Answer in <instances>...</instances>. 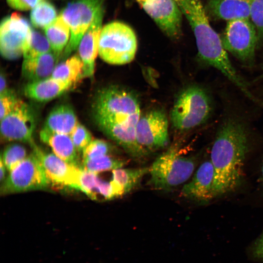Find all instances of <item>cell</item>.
I'll use <instances>...</instances> for the list:
<instances>
[{
    "instance_id": "1",
    "label": "cell",
    "mask_w": 263,
    "mask_h": 263,
    "mask_svg": "<svg viewBox=\"0 0 263 263\" xmlns=\"http://www.w3.org/2000/svg\"><path fill=\"white\" fill-rule=\"evenodd\" d=\"M94 113L101 131L131 156L135 159L145 156L147 152L136 138V126L141 114L134 94L117 86L105 88L97 94Z\"/></svg>"
},
{
    "instance_id": "2",
    "label": "cell",
    "mask_w": 263,
    "mask_h": 263,
    "mask_svg": "<svg viewBox=\"0 0 263 263\" xmlns=\"http://www.w3.org/2000/svg\"><path fill=\"white\" fill-rule=\"evenodd\" d=\"M248 144L245 124L237 117L225 118L218 129L210 154L214 198L233 190L240 183Z\"/></svg>"
},
{
    "instance_id": "3",
    "label": "cell",
    "mask_w": 263,
    "mask_h": 263,
    "mask_svg": "<svg viewBox=\"0 0 263 263\" xmlns=\"http://www.w3.org/2000/svg\"><path fill=\"white\" fill-rule=\"evenodd\" d=\"M175 0L192 29L200 59L219 71L244 94L247 93V85L232 64L221 38L211 26L205 7L201 1Z\"/></svg>"
},
{
    "instance_id": "4",
    "label": "cell",
    "mask_w": 263,
    "mask_h": 263,
    "mask_svg": "<svg viewBox=\"0 0 263 263\" xmlns=\"http://www.w3.org/2000/svg\"><path fill=\"white\" fill-rule=\"evenodd\" d=\"M196 164L194 158L184 156L175 145L171 146L149 168V184L157 190L173 188L191 177Z\"/></svg>"
},
{
    "instance_id": "5",
    "label": "cell",
    "mask_w": 263,
    "mask_h": 263,
    "mask_svg": "<svg viewBox=\"0 0 263 263\" xmlns=\"http://www.w3.org/2000/svg\"><path fill=\"white\" fill-rule=\"evenodd\" d=\"M209 94L206 90L192 85L177 96L170 113L173 126L181 131L196 128L206 122L212 111Z\"/></svg>"
},
{
    "instance_id": "6",
    "label": "cell",
    "mask_w": 263,
    "mask_h": 263,
    "mask_svg": "<svg viewBox=\"0 0 263 263\" xmlns=\"http://www.w3.org/2000/svg\"><path fill=\"white\" fill-rule=\"evenodd\" d=\"M137 49L136 34L128 24L113 21L102 28L98 54L105 62L119 65L130 63L135 57Z\"/></svg>"
},
{
    "instance_id": "7",
    "label": "cell",
    "mask_w": 263,
    "mask_h": 263,
    "mask_svg": "<svg viewBox=\"0 0 263 263\" xmlns=\"http://www.w3.org/2000/svg\"><path fill=\"white\" fill-rule=\"evenodd\" d=\"M223 46L245 66L252 67L258 44L256 29L249 19L227 21L222 37Z\"/></svg>"
},
{
    "instance_id": "8",
    "label": "cell",
    "mask_w": 263,
    "mask_h": 263,
    "mask_svg": "<svg viewBox=\"0 0 263 263\" xmlns=\"http://www.w3.org/2000/svg\"><path fill=\"white\" fill-rule=\"evenodd\" d=\"M104 0H73L62 9L60 15L68 25L70 38L64 49L65 57L77 48L84 33L98 12L104 8Z\"/></svg>"
},
{
    "instance_id": "9",
    "label": "cell",
    "mask_w": 263,
    "mask_h": 263,
    "mask_svg": "<svg viewBox=\"0 0 263 263\" xmlns=\"http://www.w3.org/2000/svg\"><path fill=\"white\" fill-rule=\"evenodd\" d=\"M2 184V194L43 189L50 184L41 162L34 152L10 171Z\"/></svg>"
},
{
    "instance_id": "10",
    "label": "cell",
    "mask_w": 263,
    "mask_h": 263,
    "mask_svg": "<svg viewBox=\"0 0 263 263\" xmlns=\"http://www.w3.org/2000/svg\"><path fill=\"white\" fill-rule=\"evenodd\" d=\"M32 30L29 21L19 14L5 17L0 25V50L3 57L12 60L23 55Z\"/></svg>"
},
{
    "instance_id": "11",
    "label": "cell",
    "mask_w": 263,
    "mask_h": 263,
    "mask_svg": "<svg viewBox=\"0 0 263 263\" xmlns=\"http://www.w3.org/2000/svg\"><path fill=\"white\" fill-rule=\"evenodd\" d=\"M135 135L138 143L147 151L165 147L169 142L166 113L156 109L141 115L136 126Z\"/></svg>"
},
{
    "instance_id": "12",
    "label": "cell",
    "mask_w": 263,
    "mask_h": 263,
    "mask_svg": "<svg viewBox=\"0 0 263 263\" xmlns=\"http://www.w3.org/2000/svg\"><path fill=\"white\" fill-rule=\"evenodd\" d=\"M36 120L30 107L19 99L13 110L0 120L1 137L7 141L28 143L34 147L33 134Z\"/></svg>"
},
{
    "instance_id": "13",
    "label": "cell",
    "mask_w": 263,
    "mask_h": 263,
    "mask_svg": "<svg viewBox=\"0 0 263 263\" xmlns=\"http://www.w3.org/2000/svg\"><path fill=\"white\" fill-rule=\"evenodd\" d=\"M33 148V152L41 162L49 184L79 190L81 168L66 162L54 153L43 151L36 145Z\"/></svg>"
},
{
    "instance_id": "14",
    "label": "cell",
    "mask_w": 263,
    "mask_h": 263,
    "mask_svg": "<svg viewBox=\"0 0 263 263\" xmlns=\"http://www.w3.org/2000/svg\"><path fill=\"white\" fill-rule=\"evenodd\" d=\"M161 31L171 39L182 34V14L175 0H135Z\"/></svg>"
},
{
    "instance_id": "15",
    "label": "cell",
    "mask_w": 263,
    "mask_h": 263,
    "mask_svg": "<svg viewBox=\"0 0 263 263\" xmlns=\"http://www.w3.org/2000/svg\"><path fill=\"white\" fill-rule=\"evenodd\" d=\"M104 13V8L98 12L78 46V56L84 65V78L94 74Z\"/></svg>"
},
{
    "instance_id": "16",
    "label": "cell",
    "mask_w": 263,
    "mask_h": 263,
    "mask_svg": "<svg viewBox=\"0 0 263 263\" xmlns=\"http://www.w3.org/2000/svg\"><path fill=\"white\" fill-rule=\"evenodd\" d=\"M214 169L210 160L205 161L197 169L191 180L184 185L181 195L198 202H208L214 198Z\"/></svg>"
},
{
    "instance_id": "17",
    "label": "cell",
    "mask_w": 263,
    "mask_h": 263,
    "mask_svg": "<svg viewBox=\"0 0 263 263\" xmlns=\"http://www.w3.org/2000/svg\"><path fill=\"white\" fill-rule=\"evenodd\" d=\"M74 85L68 82L50 77L29 82L24 88L26 97L38 102L53 100L65 93Z\"/></svg>"
},
{
    "instance_id": "18",
    "label": "cell",
    "mask_w": 263,
    "mask_h": 263,
    "mask_svg": "<svg viewBox=\"0 0 263 263\" xmlns=\"http://www.w3.org/2000/svg\"><path fill=\"white\" fill-rule=\"evenodd\" d=\"M254 0H208L205 7L213 17L228 21L237 19H249Z\"/></svg>"
},
{
    "instance_id": "19",
    "label": "cell",
    "mask_w": 263,
    "mask_h": 263,
    "mask_svg": "<svg viewBox=\"0 0 263 263\" xmlns=\"http://www.w3.org/2000/svg\"><path fill=\"white\" fill-rule=\"evenodd\" d=\"M59 55L51 51L35 57L23 59L21 67L23 77L29 82L51 77Z\"/></svg>"
},
{
    "instance_id": "20",
    "label": "cell",
    "mask_w": 263,
    "mask_h": 263,
    "mask_svg": "<svg viewBox=\"0 0 263 263\" xmlns=\"http://www.w3.org/2000/svg\"><path fill=\"white\" fill-rule=\"evenodd\" d=\"M39 136L41 140L52 149L55 154L66 162L78 167V152L69 134L42 129Z\"/></svg>"
},
{
    "instance_id": "21",
    "label": "cell",
    "mask_w": 263,
    "mask_h": 263,
    "mask_svg": "<svg viewBox=\"0 0 263 263\" xmlns=\"http://www.w3.org/2000/svg\"><path fill=\"white\" fill-rule=\"evenodd\" d=\"M78 123L73 108L69 105L62 104L50 112L42 129L70 135Z\"/></svg>"
},
{
    "instance_id": "22",
    "label": "cell",
    "mask_w": 263,
    "mask_h": 263,
    "mask_svg": "<svg viewBox=\"0 0 263 263\" xmlns=\"http://www.w3.org/2000/svg\"><path fill=\"white\" fill-rule=\"evenodd\" d=\"M149 171V168H121L113 170L111 181L118 197L131 191Z\"/></svg>"
},
{
    "instance_id": "23",
    "label": "cell",
    "mask_w": 263,
    "mask_h": 263,
    "mask_svg": "<svg viewBox=\"0 0 263 263\" xmlns=\"http://www.w3.org/2000/svg\"><path fill=\"white\" fill-rule=\"evenodd\" d=\"M51 77L75 85L84 78V65L78 55H74L58 63Z\"/></svg>"
},
{
    "instance_id": "24",
    "label": "cell",
    "mask_w": 263,
    "mask_h": 263,
    "mask_svg": "<svg viewBox=\"0 0 263 263\" xmlns=\"http://www.w3.org/2000/svg\"><path fill=\"white\" fill-rule=\"evenodd\" d=\"M44 29L52 50L60 55L70 39V29L68 25L59 15Z\"/></svg>"
},
{
    "instance_id": "25",
    "label": "cell",
    "mask_w": 263,
    "mask_h": 263,
    "mask_svg": "<svg viewBox=\"0 0 263 263\" xmlns=\"http://www.w3.org/2000/svg\"><path fill=\"white\" fill-rule=\"evenodd\" d=\"M57 12L54 5L46 0H42L32 8L30 19L33 25L45 28L56 18Z\"/></svg>"
},
{
    "instance_id": "26",
    "label": "cell",
    "mask_w": 263,
    "mask_h": 263,
    "mask_svg": "<svg viewBox=\"0 0 263 263\" xmlns=\"http://www.w3.org/2000/svg\"><path fill=\"white\" fill-rule=\"evenodd\" d=\"M82 163V169L95 173L123 168L126 163L125 160L109 154L83 160Z\"/></svg>"
},
{
    "instance_id": "27",
    "label": "cell",
    "mask_w": 263,
    "mask_h": 263,
    "mask_svg": "<svg viewBox=\"0 0 263 263\" xmlns=\"http://www.w3.org/2000/svg\"><path fill=\"white\" fill-rule=\"evenodd\" d=\"M53 51L46 36L32 30L23 52L24 59L35 57Z\"/></svg>"
},
{
    "instance_id": "28",
    "label": "cell",
    "mask_w": 263,
    "mask_h": 263,
    "mask_svg": "<svg viewBox=\"0 0 263 263\" xmlns=\"http://www.w3.org/2000/svg\"><path fill=\"white\" fill-rule=\"evenodd\" d=\"M26 157V150L23 146L12 144L5 148L0 159L6 169L10 171Z\"/></svg>"
},
{
    "instance_id": "29",
    "label": "cell",
    "mask_w": 263,
    "mask_h": 263,
    "mask_svg": "<svg viewBox=\"0 0 263 263\" xmlns=\"http://www.w3.org/2000/svg\"><path fill=\"white\" fill-rule=\"evenodd\" d=\"M100 180L97 173L81 169L79 190L90 198L96 200V192Z\"/></svg>"
},
{
    "instance_id": "30",
    "label": "cell",
    "mask_w": 263,
    "mask_h": 263,
    "mask_svg": "<svg viewBox=\"0 0 263 263\" xmlns=\"http://www.w3.org/2000/svg\"><path fill=\"white\" fill-rule=\"evenodd\" d=\"M110 145L104 140L94 139L82 151L83 160L108 155L112 151Z\"/></svg>"
},
{
    "instance_id": "31",
    "label": "cell",
    "mask_w": 263,
    "mask_h": 263,
    "mask_svg": "<svg viewBox=\"0 0 263 263\" xmlns=\"http://www.w3.org/2000/svg\"><path fill=\"white\" fill-rule=\"evenodd\" d=\"M70 135L78 152L83 151L92 141L90 132L79 123H77Z\"/></svg>"
},
{
    "instance_id": "32",
    "label": "cell",
    "mask_w": 263,
    "mask_h": 263,
    "mask_svg": "<svg viewBox=\"0 0 263 263\" xmlns=\"http://www.w3.org/2000/svg\"><path fill=\"white\" fill-rule=\"evenodd\" d=\"M250 19L255 26L258 44L263 42V0H254L251 7Z\"/></svg>"
},
{
    "instance_id": "33",
    "label": "cell",
    "mask_w": 263,
    "mask_h": 263,
    "mask_svg": "<svg viewBox=\"0 0 263 263\" xmlns=\"http://www.w3.org/2000/svg\"><path fill=\"white\" fill-rule=\"evenodd\" d=\"M0 95V118L1 120L13 110L19 99L10 90Z\"/></svg>"
},
{
    "instance_id": "34",
    "label": "cell",
    "mask_w": 263,
    "mask_h": 263,
    "mask_svg": "<svg viewBox=\"0 0 263 263\" xmlns=\"http://www.w3.org/2000/svg\"><path fill=\"white\" fill-rule=\"evenodd\" d=\"M42 0H6L8 4L12 8L21 11H26L33 8Z\"/></svg>"
},
{
    "instance_id": "35",
    "label": "cell",
    "mask_w": 263,
    "mask_h": 263,
    "mask_svg": "<svg viewBox=\"0 0 263 263\" xmlns=\"http://www.w3.org/2000/svg\"><path fill=\"white\" fill-rule=\"evenodd\" d=\"M252 252L255 257L263 260V232L254 244Z\"/></svg>"
},
{
    "instance_id": "36",
    "label": "cell",
    "mask_w": 263,
    "mask_h": 263,
    "mask_svg": "<svg viewBox=\"0 0 263 263\" xmlns=\"http://www.w3.org/2000/svg\"><path fill=\"white\" fill-rule=\"evenodd\" d=\"M0 94H2L8 90L7 87L6 78L2 74L0 75Z\"/></svg>"
},
{
    "instance_id": "37",
    "label": "cell",
    "mask_w": 263,
    "mask_h": 263,
    "mask_svg": "<svg viewBox=\"0 0 263 263\" xmlns=\"http://www.w3.org/2000/svg\"><path fill=\"white\" fill-rule=\"evenodd\" d=\"M6 169L5 166H4L2 160L0 159V179L1 184L5 180V169Z\"/></svg>"
},
{
    "instance_id": "38",
    "label": "cell",
    "mask_w": 263,
    "mask_h": 263,
    "mask_svg": "<svg viewBox=\"0 0 263 263\" xmlns=\"http://www.w3.org/2000/svg\"><path fill=\"white\" fill-rule=\"evenodd\" d=\"M261 179L262 181L263 184V163L262 166V169H261Z\"/></svg>"
},
{
    "instance_id": "39",
    "label": "cell",
    "mask_w": 263,
    "mask_h": 263,
    "mask_svg": "<svg viewBox=\"0 0 263 263\" xmlns=\"http://www.w3.org/2000/svg\"><path fill=\"white\" fill-rule=\"evenodd\" d=\"M262 69H263V65H262Z\"/></svg>"
}]
</instances>
